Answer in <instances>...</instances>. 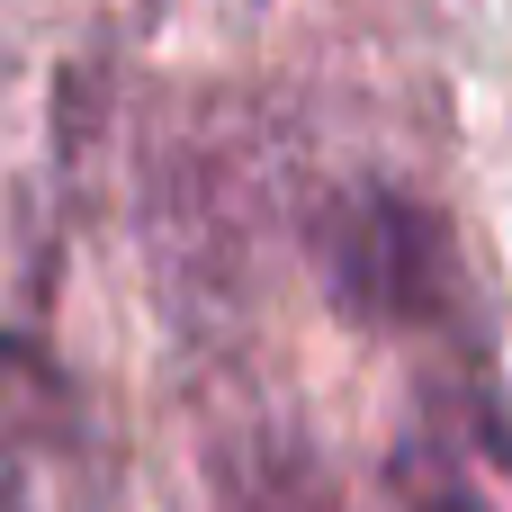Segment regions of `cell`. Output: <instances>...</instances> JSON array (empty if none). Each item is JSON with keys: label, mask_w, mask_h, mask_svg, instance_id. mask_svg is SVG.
Returning <instances> with one entry per match:
<instances>
[{"label": "cell", "mask_w": 512, "mask_h": 512, "mask_svg": "<svg viewBox=\"0 0 512 512\" xmlns=\"http://www.w3.org/2000/svg\"><path fill=\"white\" fill-rule=\"evenodd\" d=\"M315 270L333 288V306L351 324H450L459 315V252L450 225L432 207H414L405 189H351L315 216Z\"/></svg>", "instance_id": "cell-1"}, {"label": "cell", "mask_w": 512, "mask_h": 512, "mask_svg": "<svg viewBox=\"0 0 512 512\" xmlns=\"http://www.w3.org/2000/svg\"><path fill=\"white\" fill-rule=\"evenodd\" d=\"M387 512H512V414L441 387L387 450Z\"/></svg>", "instance_id": "cell-2"}, {"label": "cell", "mask_w": 512, "mask_h": 512, "mask_svg": "<svg viewBox=\"0 0 512 512\" xmlns=\"http://www.w3.org/2000/svg\"><path fill=\"white\" fill-rule=\"evenodd\" d=\"M81 495V414L63 378L0 333V512H72Z\"/></svg>", "instance_id": "cell-3"}]
</instances>
